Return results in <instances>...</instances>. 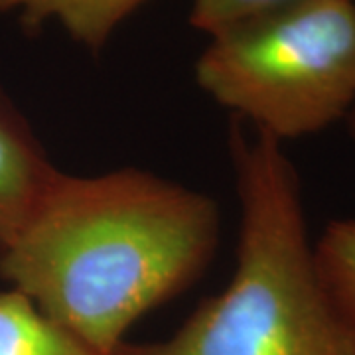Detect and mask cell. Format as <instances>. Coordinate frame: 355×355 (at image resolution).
<instances>
[{"mask_svg":"<svg viewBox=\"0 0 355 355\" xmlns=\"http://www.w3.org/2000/svg\"><path fill=\"white\" fill-rule=\"evenodd\" d=\"M198 85L279 142L318 135L355 107V0H308L209 36Z\"/></svg>","mask_w":355,"mask_h":355,"instance_id":"cell-3","label":"cell"},{"mask_svg":"<svg viewBox=\"0 0 355 355\" xmlns=\"http://www.w3.org/2000/svg\"><path fill=\"white\" fill-rule=\"evenodd\" d=\"M308 0H193L190 24L211 36L214 32L233 24L241 18L279 8L286 4H298Z\"/></svg>","mask_w":355,"mask_h":355,"instance_id":"cell-8","label":"cell"},{"mask_svg":"<svg viewBox=\"0 0 355 355\" xmlns=\"http://www.w3.org/2000/svg\"><path fill=\"white\" fill-rule=\"evenodd\" d=\"M148 0H0V14L14 16L30 34L48 24L64 28L69 38L99 53L127 18Z\"/></svg>","mask_w":355,"mask_h":355,"instance_id":"cell-5","label":"cell"},{"mask_svg":"<svg viewBox=\"0 0 355 355\" xmlns=\"http://www.w3.org/2000/svg\"><path fill=\"white\" fill-rule=\"evenodd\" d=\"M229 153L241 209L231 282L170 338L125 342L114 355H355L320 279L300 178L284 144L233 119Z\"/></svg>","mask_w":355,"mask_h":355,"instance_id":"cell-2","label":"cell"},{"mask_svg":"<svg viewBox=\"0 0 355 355\" xmlns=\"http://www.w3.org/2000/svg\"><path fill=\"white\" fill-rule=\"evenodd\" d=\"M320 279L355 343V219L330 221L314 241Z\"/></svg>","mask_w":355,"mask_h":355,"instance_id":"cell-7","label":"cell"},{"mask_svg":"<svg viewBox=\"0 0 355 355\" xmlns=\"http://www.w3.org/2000/svg\"><path fill=\"white\" fill-rule=\"evenodd\" d=\"M55 172L30 123L0 89V251L24 227Z\"/></svg>","mask_w":355,"mask_h":355,"instance_id":"cell-4","label":"cell"},{"mask_svg":"<svg viewBox=\"0 0 355 355\" xmlns=\"http://www.w3.org/2000/svg\"><path fill=\"white\" fill-rule=\"evenodd\" d=\"M219 231V207L209 196L148 170H58L0 251V279L113 355L140 318L202 279Z\"/></svg>","mask_w":355,"mask_h":355,"instance_id":"cell-1","label":"cell"},{"mask_svg":"<svg viewBox=\"0 0 355 355\" xmlns=\"http://www.w3.org/2000/svg\"><path fill=\"white\" fill-rule=\"evenodd\" d=\"M345 123H347V128H349V135H352V139L355 140V107L352 109V113L347 114Z\"/></svg>","mask_w":355,"mask_h":355,"instance_id":"cell-9","label":"cell"},{"mask_svg":"<svg viewBox=\"0 0 355 355\" xmlns=\"http://www.w3.org/2000/svg\"><path fill=\"white\" fill-rule=\"evenodd\" d=\"M0 355H111L48 318L22 292L0 291ZM114 355V354H113Z\"/></svg>","mask_w":355,"mask_h":355,"instance_id":"cell-6","label":"cell"}]
</instances>
